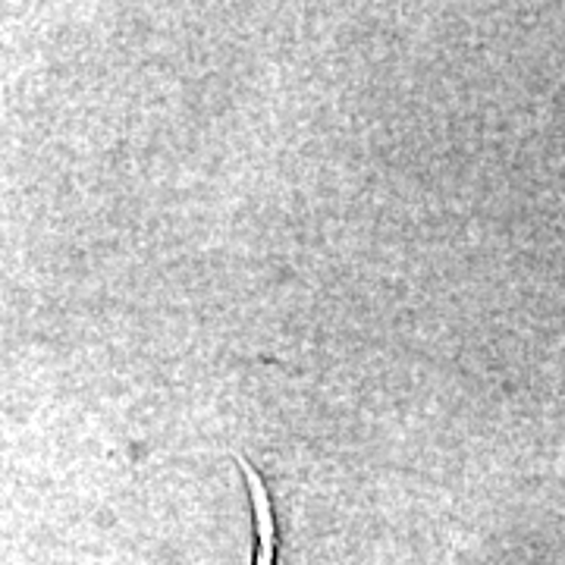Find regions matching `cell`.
<instances>
[{
  "mask_svg": "<svg viewBox=\"0 0 565 565\" xmlns=\"http://www.w3.org/2000/svg\"><path fill=\"white\" fill-rule=\"evenodd\" d=\"M236 462H239L245 493H248V503H252V525H255V556H252V565H282L280 522L274 515L270 490H267L264 478L258 475V468L248 459L239 456Z\"/></svg>",
  "mask_w": 565,
  "mask_h": 565,
  "instance_id": "6da1fadb",
  "label": "cell"
}]
</instances>
